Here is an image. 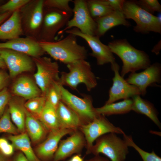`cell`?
Returning <instances> with one entry per match:
<instances>
[{"mask_svg":"<svg viewBox=\"0 0 161 161\" xmlns=\"http://www.w3.org/2000/svg\"><path fill=\"white\" fill-rule=\"evenodd\" d=\"M68 34L58 41H39L40 44L45 52L55 60L66 64L79 60H86L87 52L85 47L78 43L77 36Z\"/></svg>","mask_w":161,"mask_h":161,"instance_id":"obj_2","label":"cell"},{"mask_svg":"<svg viewBox=\"0 0 161 161\" xmlns=\"http://www.w3.org/2000/svg\"><path fill=\"white\" fill-rule=\"evenodd\" d=\"M161 40L151 50L152 52L154 53L157 55L160 53V52L161 49Z\"/></svg>","mask_w":161,"mask_h":161,"instance_id":"obj_44","label":"cell"},{"mask_svg":"<svg viewBox=\"0 0 161 161\" xmlns=\"http://www.w3.org/2000/svg\"><path fill=\"white\" fill-rule=\"evenodd\" d=\"M0 55L9 70L10 77L12 78L22 72L32 71L35 66L30 56L11 49H0Z\"/></svg>","mask_w":161,"mask_h":161,"instance_id":"obj_13","label":"cell"},{"mask_svg":"<svg viewBox=\"0 0 161 161\" xmlns=\"http://www.w3.org/2000/svg\"><path fill=\"white\" fill-rule=\"evenodd\" d=\"M114 76L112 78L113 84L109 91V97L105 104H109L118 100L130 98L141 92L136 86L129 83L119 73L120 66L116 62L111 64Z\"/></svg>","mask_w":161,"mask_h":161,"instance_id":"obj_12","label":"cell"},{"mask_svg":"<svg viewBox=\"0 0 161 161\" xmlns=\"http://www.w3.org/2000/svg\"><path fill=\"white\" fill-rule=\"evenodd\" d=\"M13 161H30L21 152L18 153L15 157Z\"/></svg>","mask_w":161,"mask_h":161,"instance_id":"obj_42","label":"cell"},{"mask_svg":"<svg viewBox=\"0 0 161 161\" xmlns=\"http://www.w3.org/2000/svg\"><path fill=\"white\" fill-rule=\"evenodd\" d=\"M97 25L96 35L99 38L109 30L118 25L128 27L130 23L126 20L122 11L114 10L103 17L94 19Z\"/></svg>","mask_w":161,"mask_h":161,"instance_id":"obj_19","label":"cell"},{"mask_svg":"<svg viewBox=\"0 0 161 161\" xmlns=\"http://www.w3.org/2000/svg\"><path fill=\"white\" fill-rule=\"evenodd\" d=\"M5 156L0 152V161H8Z\"/></svg>","mask_w":161,"mask_h":161,"instance_id":"obj_47","label":"cell"},{"mask_svg":"<svg viewBox=\"0 0 161 161\" xmlns=\"http://www.w3.org/2000/svg\"><path fill=\"white\" fill-rule=\"evenodd\" d=\"M79 130L85 139L86 155L91 154L94 142L100 136L110 133L122 134L124 133L121 129L111 123L104 116L100 114L91 122L82 126Z\"/></svg>","mask_w":161,"mask_h":161,"instance_id":"obj_9","label":"cell"},{"mask_svg":"<svg viewBox=\"0 0 161 161\" xmlns=\"http://www.w3.org/2000/svg\"><path fill=\"white\" fill-rule=\"evenodd\" d=\"M13 13L8 12L0 14V25L7 20Z\"/></svg>","mask_w":161,"mask_h":161,"instance_id":"obj_43","label":"cell"},{"mask_svg":"<svg viewBox=\"0 0 161 161\" xmlns=\"http://www.w3.org/2000/svg\"><path fill=\"white\" fill-rule=\"evenodd\" d=\"M30 137L26 132L11 135L8 138L15 148L21 151L30 161H41L37 156L31 146Z\"/></svg>","mask_w":161,"mask_h":161,"instance_id":"obj_26","label":"cell"},{"mask_svg":"<svg viewBox=\"0 0 161 161\" xmlns=\"http://www.w3.org/2000/svg\"><path fill=\"white\" fill-rule=\"evenodd\" d=\"M25 129L27 133L34 143H38L45 139L49 131L37 118L25 109Z\"/></svg>","mask_w":161,"mask_h":161,"instance_id":"obj_23","label":"cell"},{"mask_svg":"<svg viewBox=\"0 0 161 161\" xmlns=\"http://www.w3.org/2000/svg\"><path fill=\"white\" fill-rule=\"evenodd\" d=\"M144 70L140 72L131 73L126 80L129 83L137 87L143 96L145 95L148 86L160 83L161 65L159 63H155Z\"/></svg>","mask_w":161,"mask_h":161,"instance_id":"obj_15","label":"cell"},{"mask_svg":"<svg viewBox=\"0 0 161 161\" xmlns=\"http://www.w3.org/2000/svg\"><path fill=\"white\" fill-rule=\"evenodd\" d=\"M12 91L15 95L27 100L42 95L35 83L26 76H21L16 80L12 86Z\"/></svg>","mask_w":161,"mask_h":161,"instance_id":"obj_21","label":"cell"},{"mask_svg":"<svg viewBox=\"0 0 161 161\" xmlns=\"http://www.w3.org/2000/svg\"><path fill=\"white\" fill-rule=\"evenodd\" d=\"M84 161H110L109 159L106 157H102L99 155L95 156L89 159L84 160Z\"/></svg>","mask_w":161,"mask_h":161,"instance_id":"obj_41","label":"cell"},{"mask_svg":"<svg viewBox=\"0 0 161 161\" xmlns=\"http://www.w3.org/2000/svg\"><path fill=\"white\" fill-rule=\"evenodd\" d=\"M86 1L89 12L94 19L104 16L114 11L108 4L106 0Z\"/></svg>","mask_w":161,"mask_h":161,"instance_id":"obj_29","label":"cell"},{"mask_svg":"<svg viewBox=\"0 0 161 161\" xmlns=\"http://www.w3.org/2000/svg\"><path fill=\"white\" fill-rule=\"evenodd\" d=\"M112 52L117 55L123 65L120 75L124 77L129 72L145 69L151 64L148 54L145 51L137 49L126 39H116L108 45Z\"/></svg>","mask_w":161,"mask_h":161,"instance_id":"obj_1","label":"cell"},{"mask_svg":"<svg viewBox=\"0 0 161 161\" xmlns=\"http://www.w3.org/2000/svg\"><path fill=\"white\" fill-rule=\"evenodd\" d=\"M123 140L128 146L134 148L139 154L143 161H161V158L158 156L153 150L151 152H146L138 147L134 142L131 136L123 134Z\"/></svg>","mask_w":161,"mask_h":161,"instance_id":"obj_32","label":"cell"},{"mask_svg":"<svg viewBox=\"0 0 161 161\" xmlns=\"http://www.w3.org/2000/svg\"><path fill=\"white\" fill-rule=\"evenodd\" d=\"M37 68L34 75L35 82L44 95L49 87L59 81V67L58 63L46 57L32 58Z\"/></svg>","mask_w":161,"mask_h":161,"instance_id":"obj_11","label":"cell"},{"mask_svg":"<svg viewBox=\"0 0 161 161\" xmlns=\"http://www.w3.org/2000/svg\"><path fill=\"white\" fill-rule=\"evenodd\" d=\"M84 158L81 155L75 154L67 161H84Z\"/></svg>","mask_w":161,"mask_h":161,"instance_id":"obj_45","label":"cell"},{"mask_svg":"<svg viewBox=\"0 0 161 161\" xmlns=\"http://www.w3.org/2000/svg\"><path fill=\"white\" fill-rule=\"evenodd\" d=\"M58 122L61 128L79 130L83 123L78 116L61 101L56 108Z\"/></svg>","mask_w":161,"mask_h":161,"instance_id":"obj_20","label":"cell"},{"mask_svg":"<svg viewBox=\"0 0 161 161\" xmlns=\"http://www.w3.org/2000/svg\"><path fill=\"white\" fill-rule=\"evenodd\" d=\"M0 68L2 69L7 68L6 65L1 57L0 55Z\"/></svg>","mask_w":161,"mask_h":161,"instance_id":"obj_46","label":"cell"},{"mask_svg":"<svg viewBox=\"0 0 161 161\" xmlns=\"http://www.w3.org/2000/svg\"><path fill=\"white\" fill-rule=\"evenodd\" d=\"M133 103L132 99L130 98L118 102L105 104L102 106L95 108V109L98 114L104 116L123 114L132 110Z\"/></svg>","mask_w":161,"mask_h":161,"instance_id":"obj_27","label":"cell"},{"mask_svg":"<svg viewBox=\"0 0 161 161\" xmlns=\"http://www.w3.org/2000/svg\"><path fill=\"white\" fill-rule=\"evenodd\" d=\"M123 12L125 18L135 21L136 25L134 30L142 34L153 32L161 33V15L155 16L145 10L137 4L134 0H125L123 7Z\"/></svg>","mask_w":161,"mask_h":161,"instance_id":"obj_4","label":"cell"},{"mask_svg":"<svg viewBox=\"0 0 161 161\" xmlns=\"http://www.w3.org/2000/svg\"><path fill=\"white\" fill-rule=\"evenodd\" d=\"M91 154L95 155L102 154L110 161H125L129 153V147L123 139L116 134L110 133L103 135L95 140Z\"/></svg>","mask_w":161,"mask_h":161,"instance_id":"obj_6","label":"cell"},{"mask_svg":"<svg viewBox=\"0 0 161 161\" xmlns=\"http://www.w3.org/2000/svg\"><path fill=\"white\" fill-rule=\"evenodd\" d=\"M44 0H30L20 9L24 35L39 41L43 18Z\"/></svg>","mask_w":161,"mask_h":161,"instance_id":"obj_5","label":"cell"},{"mask_svg":"<svg viewBox=\"0 0 161 161\" xmlns=\"http://www.w3.org/2000/svg\"><path fill=\"white\" fill-rule=\"evenodd\" d=\"M142 9L152 14L155 12L161 13V5L157 0H135Z\"/></svg>","mask_w":161,"mask_h":161,"instance_id":"obj_36","label":"cell"},{"mask_svg":"<svg viewBox=\"0 0 161 161\" xmlns=\"http://www.w3.org/2000/svg\"><path fill=\"white\" fill-rule=\"evenodd\" d=\"M7 49L27 55L32 58L41 57L45 53L39 41L34 38L19 37L0 43V49Z\"/></svg>","mask_w":161,"mask_h":161,"instance_id":"obj_18","label":"cell"},{"mask_svg":"<svg viewBox=\"0 0 161 161\" xmlns=\"http://www.w3.org/2000/svg\"><path fill=\"white\" fill-rule=\"evenodd\" d=\"M10 77L9 75L3 69L0 70V91L6 87Z\"/></svg>","mask_w":161,"mask_h":161,"instance_id":"obj_40","label":"cell"},{"mask_svg":"<svg viewBox=\"0 0 161 161\" xmlns=\"http://www.w3.org/2000/svg\"><path fill=\"white\" fill-rule=\"evenodd\" d=\"M38 119L49 131L61 128L58 120L56 109L47 101Z\"/></svg>","mask_w":161,"mask_h":161,"instance_id":"obj_28","label":"cell"},{"mask_svg":"<svg viewBox=\"0 0 161 161\" xmlns=\"http://www.w3.org/2000/svg\"><path fill=\"white\" fill-rule=\"evenodd\" d=\"M46 102L45 96L42 95L28 100L24 106L28 112L38 119Z\"/></svg>","mask_w":161,"mask_h":161,"instance_id":"obj_30","label":"cell"},{"mask_svg":"<svg viewBox=\"0 0 161 161\" xmlns=\"http://www.w3.org/2000/svg\"><path fill=\"white\" fill-rule=\"evenodd\" d=\"M74 131L60 128L50 131L44 140L36 148L35 154L41 161H52L61 139L66 135L71 134Z\"/></svg>","mask_w":161,"mask_h":161,"instance_id":"obj_17","label":"cell"},{"mask_svg":"<svg viewBox=\"0 0 161 161\" xmlns=\"http://www.w3.org/2000/svg\"><path fill=\"white\" fill-rule=\"evenodd\" d=\"M14 147L4 138H0V152L4 156L9 157L14 152Z\"/></svg>","mask_w":161,"mask_h":161,"instance_id":"obj_37","label":"cell"},{"mask_svg":"<svg viewBox=\"0 0 161 161\" xmlns=\"http://www.w3.org/2000/svg\"><path fill=\"white\" fill-rule=\"evenodd\" d=\"M10 98V94L6 87L0 91V115L3 113Z\"/></svg>","mask_w":161,"mask_h":161,"instance_id":"obj_38","label":"cell"},{"mask_svg":"<svg viewBox=\"0 0 161 161\" xmlns=\"http://www.w3.org/2000/svg\"><path fill=\"white\" fill-rule=\"evenodd\" d=\"M132 99L133 102L132 110L146 116L160 129L161 123L158 117L157 112L154 105L142 98L140 95H135L132 97Z\"/></svg>","mask_w":161,"mask_h":161,"instance_id":"obj_25","label":"cell"},{"mask_svg":"<svg viewBox=\"0 0 161 161\" xmlns=\"http://www.w3.org/2000/svg\"><path fill=\"white\" fill-rule=\"evenodd\" d=\"M65 32L80 37L86 41L92 50L90 55L96 59L98 65L101 66L109 63L111 64L115 62V57L108 46L103 43L97 36L83 33L76 28Z\"/></svg>","mask_w":161,"mask_h":161,"instance_id":"obj_14","label":"cell"},{"mask_svg":"<svg viewBox=\"0 0 161 161\" xmlns=\"http://www.w3.org/2000/svg\"><path fill=\"white\" fill-rule=\"evenodd\" d=\"M62 86L59 81L56 82L49 87L44 95L46 101L56 109L61 101Z\"/></svg>","mask_w":161,"mask_h":161,"instance_id":"obj_31","label":"cell"},{"mask_svg":"<svg viewBox=\"0 0 161 161\" xmlns=\"http://www.w3.org/2000/svg\"><path fill=\"white\" fill-rule=\"evenodd\" d=\"M23 100L17 98L10 99L8 108L11 119L19 132H25V108Z\"/></svg>","mask_w":161,"mask_h":161,"instance_id":"obj_24","label":"cell"},{"mask_svg":"<svg viewBox=\"0 0 161 161\" xmlns=\"http://www.w3.org/2000/svg\"><path fill=\"white\" fill-rule=\"evenodd\" d=\"M30 0H10L0 6V14L6 13H13L20 9Z\"/></svg>","mask_w":161,"mask_h":161,"instance_id":"obj_35","label":"cell"},{"mask_svg":"<svg viewBox=\"0 0 161 161\" xmlns=\"http://www.w3.org/2000/svg\"><path fill=\"white\" fill-rule=\"evenodd\" d=\"M11 119L9 109H7L0 119V133L6 132L13 135L18 134L19 132L18 130L13 124Z\"/></svg>","mask_w":161,"mask_h":161,"instance_id":"obj_33","label":"cell"},{"mask_svg":"<svg viewBox=\"0 0 161 161\" xmlns=\"http://www.w3.org/2000/svg\"><path fill=\"white\" fill-rule=\"evenodd\" d=\"M24 35L21 24L19 9L14 12L0 25V40H8Z\"/></svg>","mask_w":161,"mask_h":161,"instance_id":"obj_22","label":"cell"},{"mask_svg":"<svg viewBox=\"0 0 161 161\" xmlns=\"http://www.w3.org/2000/svg\"><path fill=\"white\" fill-rule=\"evenodd\" d=\"M109 6L114 10L123 12L125 0H106Z\"/></svg>","mask_w":161,"mask_h":161,"instance_id":"obj_39","label":"cell"},{"mask_svg":"<svg viewBox=\"0 0 161 161\" xmlns=\"http://www.w3.org/2000/svg\"><path fill=\"white\" fill-rule=\"evenodd\" d=\"M72 14V13H68L54 8L44 7L39 41H55L57 33L66 26Z\"/></svg>","mask_w":161,"mask_h":161,"instance_id":"obj_7","label":"cell"},{"mask_svg":"<svg viewBox=\"0 0 161 161\" xmlns=\"http://www.w3.org/2000/svg\"><path fill=\"white\" fill-rule=\"evenodd\" d=\"M74 4L72 9L73 17L67 23L65 28L59 31L61 34L73 28L78 29L82 33L92 35H96L97 24L91 17L88 9L86 1H72Z\"/></svg>","mask_w":161,"mask_h":161,"instance_id":"obj_10","label":"cell"},{"mask_svg":"<svg viewBox=\"0 0 161 161\" xmlns=\"http://www.w3.org/2000/svg\"><path fill=\"white\" fill-rule=\"evenodd\" d=\"M86 145L83 134L79 130H75L66 139L60 141L52 161H64L73 154L81 155Z\"/></svg>","mask_w":161,"mask_h":161,"instance_id":"obj_16","label":"cell"},{"mask_svg":"<svg viewBox=\"0 0 161 161\" xmlns=\"http://www.w3.org/2000/svg\"><path fill=\"white\" fill-rule=\"evenodd\" d=\"M80 117L83 125L92 121L98 114L93 105L92 97L85 95L80 98L72 94L64 86L61 87V100Z\"/></svg>","mask_w":161,"mask_h":161,"instance_id":"obj_8","label":"cell"},{"mask_svg":"<svg viewBox=\"0 0 161 161\" xmlns=\"http://www.w3.org/2000/svg\"><path fill=\"white\" fill-rule=\"evenodd\" d=\"M69 72L61 73L60 82L63 86L76 89L80 83L84 84L87 91H90L97 85L96 78L92 71L90 63L81 60L66 64Z\"/></svg>","mask_w":161,"mask_h":161,"instance_id":"obj_3","label":"cell"},{"mask_svg":"<svg viewBox=\"0 0 161 161\" xmlns=\"http://www.w3.org/2000/svg\"><path fill=\"white\" fill-rule=\"evenodd\" d=\"M71 0H44V8H54L68 13H72L69 5Z\"/></svg>","mask_w":161,"mask_h":161,"instance_id":"obj_34","label":"cell"}]
</instances>
